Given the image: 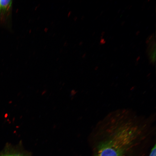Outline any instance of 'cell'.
I'll use <instances>...</instances> for the list:
<instances>
[{
	"label": "cell",
	"instance_id": "cell-10",
	"mask_svg": "<svg viewBox=\"0 0 156 156\" xmlns=\"http://www.w3.org/2000/svg\"><path fill=\"white\" fill-rule=\"evenodd\" d=\"M67 44V41H65V42L64 43V46H65L66 45V44Z\"/></svg>",
	"mask_w": 156,
	"mask_h": 156
},
{
	"label": "cell",
	"instance_id": "cell-4",
	"mask_svg": "<svg viewBox=\"0 0 156 156\" xmlns=\"http://www.w3.org/2000/svg\"><path fill=\"white\" fill-rule=\"evenodd\" d=\"M0 156H23V155L20 154H12V155H2Z\"/></svg>",
	"mask_w": 156,
	"mask_h": 156
},
{
	"label": "cell",
	"instance_id": "cell-8",
	"mask_svg": "<svg viewBox=\"0 0 156 156\" xmlns=\"http://www.w3.org/2000/svg\"><path fill=\"white\" fill-rule=\"evenodd\" d=\"M86 55V53H84L82 55V57H85Z\"/></svg>",
	"mask_w": 156,
	"mask_h": 156
},
{
	"label": "cell",
	"instance_id": "cell-3",
	"mask_svg": "<svg viewBox=\"0 0 156 156\" xmlns=\"http://www.w3.org/2000/svg\"><path fill=\"white\" fill-rule=\"evenodd\" d=\"M149 156H156V145L152 149Z\"/></svg>",
	"mask_w": 156,
	"mask_h": 156
},
{
	"label": "cell",
	"instance_id": "cell-6",
	"mask_svg": "<svg viewBox=\"0 0 156 156\" xmlns=\"http://www.w3.org/2000/svg\"><path fill=\"white\" fill-rule=\"evenodd\" d=\"M77 19V16H75L73 18V20L75 21H76Z\"/></svg>",
	"mask_w": 156,
	"mask_h": 156
},
{
	"label": "cell",
	"instance_id": "cell-7",
	"mask_svg": "<svg viewBox=\"0 0 156 156\" xmlns=\"http://www.w3.org/2000/svg\"><path fill=\"white\" fill-rule=\"evenodd\" d=\"M83 42L82 41H81L79 43V45H81L83 44Z\"/></svg>",
	"mask_w": 156,
	"mask_h": 156
},
{
	"label": "cell",
	"instance_id": "cell-1",
	"mask_svg": "<svg viewBox=\"0 0 156 156\" xmlns=\"http://www.w3.org/2000/svg\"><path fill=\"white\" fill-rule=\"evenodd\" d=\"M105 120L108 127L94 156H125L138 144L145 129L141 118L127 109L115 111Z\"/></svg>",
	"mask_w": 156,
	"mask_h": 156
},
{
	"label": "cell",
	"instance_id": "cell-5",
	"mask_svg": "<svg viewBox=\"0 0 156 156\" xmlns=\"http://www.w3.org/2000/svg\"><path fill=\"white\" fill-rule=\"evenodd\" d=\"M72 13V11H69L67 14V16L69 17L71 14Z\"/></svg>",
	"mask_w": 156,
	"mask_h": 156
},
{
	"label": "cell",
	"instance_id": "cell-11",
	"mask_svg": "<svg viewBox=\"0 0 156 156\" xmlns=\"http://www.w3.org/2000/svg\"><path fill=\"white\" fill-rule=\"evenodd\" d=\"M12 102V101H10L9 103H11Z\"/></svg>",
	"mask_w": 156,
	"mask_h": 156
},
{
	"label": "cell",
	"instance_id": "cell-9",
	"mask_svg": "<svg viewBox=\"0 0 156 156\" xmlns=\"http://www.w3.org/2000/svg\"><path fill=\"white\" fill-rule=\"evenodd\" d=\"M48 28H47V27H46L44 29V30L45 31H48Z\"/></svg>",
	"mask_w": 156,
	"mask_h": 156
},
{
	"label": "cell",
	"instance_id": "cell-2",
	"mask_svg": "<svg viewBox=\"0 0 156 156\" xmlns=\"http://www.w3.org/2000/svg\"><path fill=\"white\" fill-rule=\"evenodd\" d=\"M12 3L11 0H0V12L8 10L10 8Z\"/></svg>",
	"mask_w": 156,
	"mask_h": 156
}]
</instances>
